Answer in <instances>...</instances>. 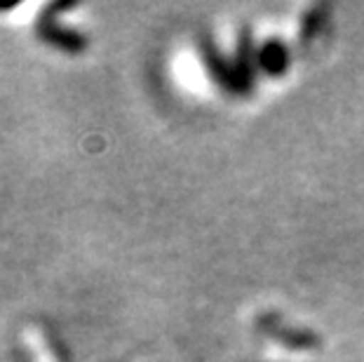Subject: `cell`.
I'll return each instance as SVG.
<instances>
[{"instance_id":"cell-1","label":"cell","mask_w":364,"mask_h":362,"mask_svg":"<svg viewBox=\"0 0 364 362\" xmlns=\"http://www.w3.org/2000/svg\"><path fill=\"white\" fill-rule=\"evenodd\" d=\"M36 31L43 43H48L61 52H68V55H78V52L87 48V38H85L78 28L59 24V17L54 7H50V10L45 12V17L38 21Z\"/></svg>"}]
</instances>
